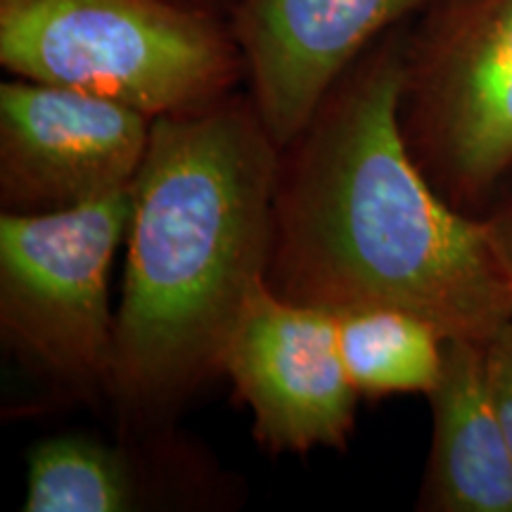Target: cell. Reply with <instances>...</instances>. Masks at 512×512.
Listing matches in <instances>:
<instances>
[{"label": "cell", "instance_id": "2", "mask_svg": "<svg viewBox=\"0 0 512 512\" xmlns=\"http://www.w3.org/2000/svg\"><path fill=\"white\" fill-rule=\"evenodd\" d=\"M280 147L249 95L152 121L131 185L110 394L164 418L221 375L242 306L266 278Z\"/></svg>", "mask_w": 512, "mask_h": 512}, {"label": "cell", "instance_id": "6", "mask_svg": "<svg viewBox=\"0 0 512 512\" xmlns=\"http://www.w3.org/2000/svg\"><path fill=\"white\" fill-rule=\"evenodd\" d=\"M221 375L273 456L349 444L361 396L344 368L335 313L290 302L259 280L223 349Z\"/></svg>", "mask_w": 512, "mask_h": 512}, {"label": "cell", "instance_id": "3", "mask_svg": "<svg viewBox=\"0 0 512 512\" xmlns=\"http://www.w3.org/2000/svg\"><path fill=\"white\" fill-rule=\"evenodd\" d=\"M0 64L152 119L223 98L245 74L233 31L178 0H0Z\"/></svg>", "mask_w": 512, "mask_h": 512}, {"label": "cell", "instance_id": "4", "mask_svg": "<svg viewBox=\"0 0 512 512\" xmlns=\"http://www.w3.org/2000/svg\"><path fill=\"white\" fill-rule=\"evenodd\" d=\"M403 131L448 204L482 216L512 181V0H441L406 48Z\"/></svg>", "mask_w": 512, "mask_h": 512}, {"label": "cell", "instance_id": "7", "mask_svg": "<svg viewBox=\"0 0 512 512\" xmlns=\"http://www.w3.org/2000/svg\"><path fill=\"white\" fill-rule=\"evenodd\" d=\"M152 117L121 102L27 79L0 86V207L48 214L124 192Z\"/></svg>", "mask_w": 512, "mask_h": 512}, {"label": "cell", "instance_id": "12", "mask_svg": "<svg viewBox=\"0 0 512 512\" xmlns=\"http://www.w3.org/2000/svg\"><path fill=\"white\" fill-rule=\"evenodd\" d=\"M484 375L512 451V318L482 344Z\"/></svg>", "mask_w": 512, "mask_h": 512}, {"label": "cell", "instance_id": "5", "mask_svg": "<svg viewBox=\"0 0 512 512\" xmlns=\"http://www.w3.org/2000/svg\"><path fill=\"white\" fill-rule=\"evenodd\" d=\"M131 188L48 214H0V332L31 366L79 394L110 392L117 313L110 271Z\"/></svg>", "mask_w": 512, "mask_h": 512}, {"label": "cell", "instance_id": "10", "mask_svg": "<svg viewBox=\"0 0 512 512\" xmlns=\"http://www.w3.org/2000/svg\"><path fill=\"white\" fill-rule=\"evenodd\" d=\"M335 316L339 351L358 396H427L437 387L448 337L432 320L399 306H361Z\"/></svg>", "mask_w": 512, "mask_h": 512}, {"label": "cell", "instance_id": "8", "mask_svg": "<svg viewBox=\"0 0 512 512\" xmlns=\"http://www.w3.org/2000/svg\"><path fill=\"white\" fill-rule=\"evenodd\" d=\"M441 0H240L235 12L249 98L275 145L304 131L377 38Z\"/></svg>", "mask_w": 512, "mask_h": 512}, {"label": "cell", "instance_id": "11", "mask_svg": "<svg viewBox=\"0 0 512 512\" xmlns=\"http://www.w3.org/2000/svg\"><path fill=\"white\" fill-rule=\"evenodd\" d=\"M143 486L121 448L83 434L48 437L27 458V512H128Z\"/></svg>", "mask_w": 512, "mask_h": 512}, {"label": "cell", "instance_id": "9", "mask_svg": "<svg viewBox=\"0 0 512 512\" xmlns=\"http://www.w3.org/2000/svg\"><path fill=\"white\" fill-rule=\"evenodd\" d=\"M427 399L432 448L418 510L512 512V451L486 387L482 344L448 339Z\"/></svg>", "mask_w": 512, "mask_h": 512}, {"label": "cell", "instance_id": "1", "mask_svg": "<svg viewBox=\"0 0 512 512\" xmlns=\"http://www.w3.org/2000/svg\"><path fill=\"white\" fill-rule=\"evenodd\" d=\"M406 48L384 38L280 147L266 283L330 313L399 306L484 344L512 318V285L486 221L448 204L408 147Z\"/></svg>", "mask_w": 512, "mask_h": 512}, {"label": "cell", "instance_id": "13", "mask_svg": "<svg viewBox=\"0 0 512 512\" xmlns=\"http://www.w3.org/2000/svg\"><path fill=\"white\" fill-rule=\"evenodd\" d=\"M482 219L486 221L491 245H494L498 261H501L512 285V181L505 185V190L496 197V202L491 204Z\"/></svg>", "mask_w": 512, "mask_h": 512}]
</instances>
